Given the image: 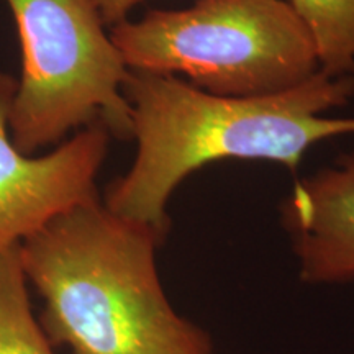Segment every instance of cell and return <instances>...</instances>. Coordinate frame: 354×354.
<instances>
[{
    "label": "cell",
    "instance_id": "cell-1",
    "mask_svg": "<svg viewBox=\"0 0 354 354\" xmlns=\"http://www.w3.org/2000/svg\"><path fill=\"white\" fill-rule=\"evenodd\" d=\"M123 95L138 149L102 203L162 238L169 230L167 201L196 169L240 158L294 171L312 145L354 133V117L323 115L348 104L354 76L330 77L322 71L297 87L261 97L214 95L177 76L128 71Z\"/></svg>",
    "mask_w": 354,
    "mask_h": 354
},
{
    "label": "cell",
    "instance_id": "cell-2",
    "mask_svg": "<svg viewBox=\"0 0 354 354\" xmlns=\"http://www.w3.org/2000/svg\"><path fill=\"white\" fill-rule=\"evenodd\" d=\"M165 238L100 198L74 207L20 243L38 317L73 354H214L210 336L177 315L156 269Z\"/></svg>",
    "mask_w": 354,
    "mask_h": 354
},
{
    "label": "cell",
    "instance_id": "cell-3",
    "mask_svg": "<svg viewBox=\"0 0 354 354\" xmlns=\"http://www.w3.org/2000/svg\"><path fill=\"white\" fill-rule=\"evenodd\" d=\"M130 71L184 74L201 91L261 97L318 73L312 38L286 0H197L110 28Z\"/></svg>",
    "mask_w": 354,
    "mask_h": 354
},
{
    "label": "cell",
    "instance_id": "cell-4",
    "mask_svg": "<svg viewBox=\"0 0 354 354\" xmlns=\"http://www.w3.org/2000/svg\"><path fill=\"white\" fill-rule=\"evenodd\" d=\"M21 50L8 133L25 154L63 143L69 131L104 123L131 138L123 95L127 64L94 0H7Z\"/></svg>",
    "mask_w": 354,
    "mask_h": 354
},
{
    "label": "cell",
    "instance_id": "cell-5",
    "mask_svg": "<svg viewBox=\"0 0 354 354\" xmlns=\"http://www.w3.org/2000/svg\"><path fill=\"white\" fill-rule=\"evenodd\" d=\"M17 81L0 71V251L46 227L56 216L99 198L97 176L110 133L95 122L46 154L21 153L8 133Z\"/></svg>",
    "mask_w": 354,
    "mask_h": 354
},
{
    "label": "cell",
    "instance_id": "cell-6",
    "mask_svg": "<svg viewBox=\"0 0 354 354\" xmlns=\"http://www.w3.org/2000/svg\"><path fill=\"white\" fill-rule=\"evenodd\" d=\"M282 223L308 284L354 281V153L295 183Z\"/></svg>",
    "mask_w": 354,
    "mask_h": 354
},
{
    "label": "cell",
    "instance_id": "cell-7",
    "mask_svg": "<svg viewBox=\"0 0 354 354\" xmlns=\"http://www.w3.org/2000/svg\"><path fill=\"white\" fill-rule=\"evenodd\" d=\"M19 246L0 251V354H56L33 313Z\"/></svg>",
    "mask_w": 354,
    "mask_h": 354
},
{
    "label": "cell",
    "instance_id": "cell-8",
    "mask_svg": "<svg viewBox=\"0 0 354 354\" xmlns=\"http://www.w3.org/2000/svg\"><path fill=\"white\" fill-rule=\"evenodd\" d=\"M307 28L318 71L354 76V0H286Z\"/></svg>",
    "mask_w": 354,
    "mask_h": 354
},
{
    "label": "cell",
    "instance_id": "cell-9",
    "mask_svg": "<svg viewBox=\"0 0 354 354\" xmlns=\"http://www.w3.org/2000/svg\"><path fill=\"white\" fill-rule=\"evenodd\" d=\"M105 26H112L128 20V13L143 0H94Z\"/></svg>",
    "mask_w": 354,
    "mask_h": 354
}]
</instances>
